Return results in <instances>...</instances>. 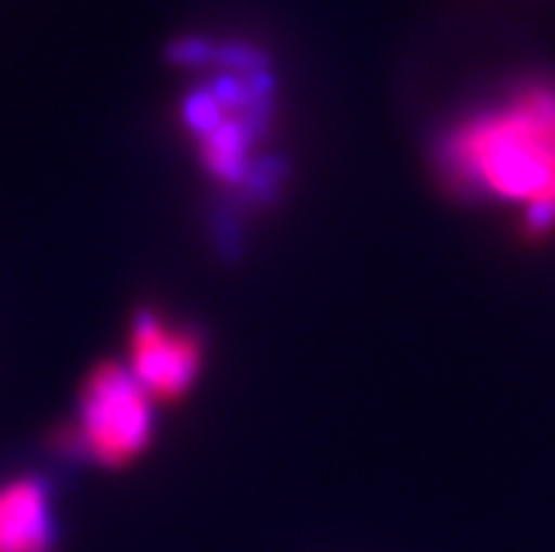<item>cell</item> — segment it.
Instances as JSON below:
<instances>
[{"label": "cell", "instance_id": "1", "mask_svg": "<svg viewBox=\"0 0 555 552\" xmlns=\"http://www.w3.org/2000/svg\"><path fill=\"white\" fill-rule=\"evenodd\" d=\"M176 63L186 79L181 127L201 172L218 189L225 211L251 215L285 181L274 150V77L268 60L246 42H178Z\"/></svg>", "mask_w": 555, "mask_h": 552}, {"label": "cell", "instance_id": "2", "mask_svg": "<svg viewBox=\"0 0 555 552\" xmlns=\"http://www.w3.org/2000/svg\"><path fill=\"white\" fill-rule=\"evenodd\" d=\"M454 197L511 209L528 238L555 229V79L519 77L460 113L435 144Z\"/></svg>", "mask_w": 555, "mask_h": 552}, {"label": "cell", "instance_id": "3", "mask_svg": "<svg viewBox=\"0 0 555 552\" xmlns=\"http://www.w3.org/2000/svg\"><path fill=\"white\" fill-rule=\"evenodd\" d=\"M153 426L150 391L125 367L102 364L85 381L65 446L105 468H121L150 446Z\"/></svg>", "mask_w": 555, "mask_h": 552}, {"label": "cell", "instance_id": "4", "mask_svg": "<svg viewBox=\"0 0 555 552\" xmlns=\"http://www.w3.org/2000/svg\"><path fill=\"white\" fill-rule=\"evenodd\" d=\"M204 367V342L190 324L158 310H141L130 330V372L150 398L178 400L195 386Z\"/></svg>", "mask_w": 555, "mask_h": 552}, {"label": "cell", "instance_id": "5", "mask_svg": "<svg viewBox=\"0 0 555 552\" xmlns=\"http://www.w3.org/2000/svg\"><path fill=\"white\" fill-rule=\"evenodd\" d=\"M56 522L51 488L40 476L0 485V552H54Z\"/></svg>", "mask_w": 555, "mask_h": 552}]
</instances>
